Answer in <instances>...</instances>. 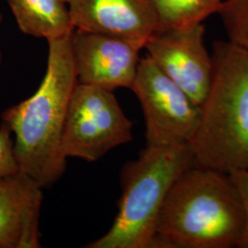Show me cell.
<instances>
[{
    "instance_id": "3",
    "label": "cell",
    "mask_w": 248,
    "mask_h": 248,
    "mask_svg": "<svg viewBox=\"0 0 248 248\" xmlns=\"http://www.w3.org/2000/svg\"><path fill=\"white\" fill-rule=\"evenodd\" d=\"M213 76L189 144L198 167L248 170V50L227 41L213 47Z\"/></svg>"
},
{
    "instance_id": "11",
    "label": "cell",
    "mask_w": 248,
    "mask_h": 248,
    "mask_svg": "<svg viewBox=\"0 0 248 248\" xmlns=\"http://www.w3.org/2000/svg\"><path fill=\"white\" fill-rule=\"evenodd\" d=\"M19 31L46 41L69 35L73 26L68 5L62 0H6Z\"/></svg>"
},
{
    "instance_id": "2",
    "label": "cell",
    "mask_w": 248,
    "mask_h": 248,
    "mask_svg": "<svg viewBox=\"0 0 248 248\" xmlns=\"http://www.w3.org/2000/svg\"><path fill=\"white\" fill-rule=\"evenodd\" d=\"M245 215L228 174L194 165L169 190L155 248H237Z\"/></svg>"
},
{
    "instance_id": "4",
    "label": "cell",
    "mask_w": 248,
    "mask_h": 248,
    "mask_svg": "<svg viewBox=\"0 0 248 248\" xmlns=\"http://www.w3.org/2000/svg\"><path fill=\"white\" fill-rule=\"evenodd\" d=\"M195 165L189 143L147 146L121 172L122 197L112 226L89 248H155L160 210L174 183Z\"/></svg>"
},
{
    "instance_id": "7",
    "label": "cell",
    "mask_w": 248,
    "mask_h": 248,
    "mask_svg": "<svg viewBox=\"0 0 248 248\" xmlns=\"http://www.w3.org/2000/svg\"><path fill=\"white\" fill-rule=\"evenodd\" d=\"M203 23L159 28L144 45L152 60L197 105L211 85L213 58L205 45Z\"/></svg>"
},
{
    "instance_id": "12",
    "label": "cell",
    "mask_w": 248,
    "mask_h": 248,
    "mask_svg": "<svg viewBox=\"0 0 248 248\" xmlns=\"http://www.w3.org/2000/svg\"><path fill=\"white\" fill-rule=\"evenodd\" d=\"M159 15L160 28L202 23L219 13L225 0H154Z\"/></svg>"
},
{
    "instance_id": "1",
    "label": "cell",
    "mask_w": 248,
    "mask_h": 248,
    "mask_svg": "<svg viewBox=\"0 0 248 248\" xmlns=\"http://www.w3.org/2000/svg\"><path fill=\"white\" fill-rule=\"evenodd\" d=\"M72 33L47 41V67L39 89L1 114L2 122L14 134L18 172L33 178L42 187L57 181L66 169L62 132L72 93L78 83Z\"/></svg>"
},
{
    "instance_id": "17",
    "label": "cell",
    "mask_w": 248,
    "mask_h": 248,
    "mask_svg": "<svg viewBox=\"0 0 248 248\" xmlns=\"http://www.w3.org/2000/svg\"><path fill=\"white\" fill-rule=\"evenodd\" d=\"M62 1H64V2H66V3H68V1H69V0H62Z\"/></svg>"
},
{
    "instance_id": "15",
    "label": "cell",
    "mask_w": 248,
    "mask_h": 248,
    "mask_svg": "<svg viewBox=\"0 0 248 248\" xmlns=\"http://www.w3.org/2000/svg\"><path fill=\"white\" fill-rule=\"evenodd\" d=\"M229 176L239 194L245 215L244 230L237 248H248V170L235 171L229 174Z\"/></svg>"
},
{
    "instance_id": "9",
    "label": "cell",
    "mask_w": 248,
    "mask_h": 248,
    "mask_svg": "<svg viewBox=\"0 0 248 248\" xmlns=\"http://www.w3.org/2000/svg\"><path fill=\"white\" fill-rule=\"evenodd\" d=\"M75 29L115 36L144 48L160 28L154 0H69Z\"/></svg>"
},
{
    "instance_id": "13",
    "label": "cell",
    "mask_w": 248,
    "mask_h": 248,
    "mask_svg": "<svg viewBox=\"0 0 248 248\" xmlns=\"http://www.w3.org/2000/svg\"><path fill=\"white\" fill-rule=\"evenodd\" d=\"M219 15L228 40L248 50V0H225Z\"/></svg>"
},
{
    "instance_id": "16",
    "label": "cell",
    "mask_w": 248,
    "mask_h": 248,
    "mask_svg": "<svg viewBox=\"0 0 248 248\" xmlns=\"http://www.w3.org/2000/svg\"><path fill=\"white\" fill-rule=\"evenodd\" d=\"M2 22H3V15H2V13L0 11V25L2 24ZM2 62H3V55H2V53L0 52V66L2 64Z\"/></svg>"
},
{
    "instance_id": "10",
    "label": "cell",
    "mask_w": 248,
    "mask_h": 248,
    "mask_svg": "<svg viewBox=\"0 0 248 248\" xmlns=\"http://www.w3.org/2000/svg\"><path fill=\"white\" fill-rule=\"evenodd\" d=\"M42 188L21 172L0 177V248L41 247Z\"/></svg>"
},
{
    "instance_id": "8",
    "label": "cell",
    "mask_w": 248,
    "mask_h": 248,
    "mask_svg": "<svg viewBox=\"0 0 248 248\" xmlns=\"http://www.w3.org/2000/svg\"><path fill=\"white\" fill-rule=\"evenodd\" d=\"M72 51L78 83L113 91L132 89L143 49L115 36L75 29Z\"/></svg>"
},
{
    "instance_id": "5",
    "label": "cell",
    "mask_w": 248,
    "mask_h": 248,
    "mask_svg": "<svg viewBox=\"0 0 248 248\" xmlns=\"http://www.w3.org/2000/svg\"><path fill=\"white\" fill-rule=\"evenodd\" d=\"M133 140V123L113 91L78 83L72 93L62 132L64 156L95 162Z\"/></svg>"
},
{
    "instance_id": "6",
    "label": "cell",
    "mask_w": 248,
    "mask_h": 248,
    "mask_svg": "<svg viewBox=\"0 0 248 248\" xmlns=\"http://www.w3.org/2000/svg\"><path fill=\"white\" fill-rule=\"evenodd\" d=\"M131 89L142 107L147 146L189 143L199 124L201 108L149 55L140 60Z\"/></svg>"
},
{
    "instance_id": "14",
    "label": "cell",
    "mask_w": 248,
    "mask_h": 248,
    "mask_svg": "<svg viewBox=\"0 0 248 248\" xmlns=\"http://www.w3.org/2000/svg\"><path fill=\"white\" fill-rule=\"evenodd\" d=\"M11 134L9 126L2 123L0 125V177L18 172Z\"/></svg>"
}]
</instances>
